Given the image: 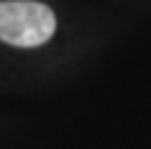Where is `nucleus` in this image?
Masks as SVG:
<instances>
[{
	"label": "nucleus",
	"mask_w": 151,
	"mask_h": 149,
	"mask_svg": "<svg viewBox=\"0 0 151 149\" xmlns=\"http://www.w3.org/2000/svg\"><path fill=\"white\" fill-rule=\"evenodd\" d=\"M54 14L47 5L33 0L0 2V40L17 47H35L52 38Z\"/></svg>",
	"instance_id": "1"
}]
</instances>
